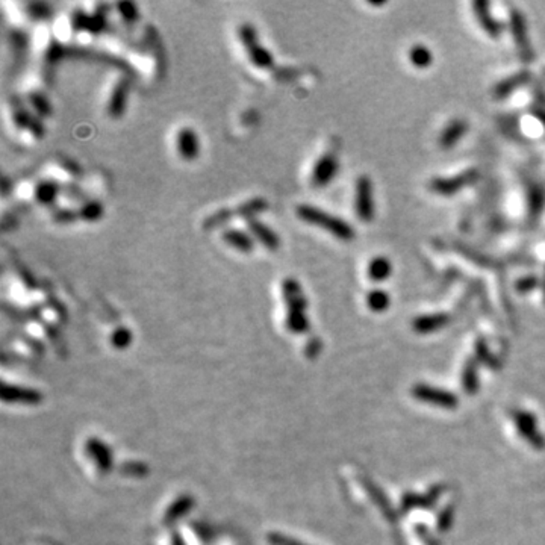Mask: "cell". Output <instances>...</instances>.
Wrapping results in <instances>:
<instances>
[{"label":"cell","instance_id":"obj_1","mask_svg":"<svg viewBox=\"0 0 545 545\" xmlns=\"http://www.w3.org/2000/svg\"><path fill=\"white\" fill-rule=\"evenodd\" d=\"M282 297L285 302L287 318L285 324L291 333L300 335L309 331V320L306 317V297L300 283L294 278H287L282 282Z\"/></svg>","mask_w":545,"mask_h":545},{"label":"cell","instance_id":"obj_2","mask_svg":"<svg viewBox=\"0 0 545 545\" xmlns=\"http://www.w3.org/2000/svg\"><path fill=\"white\" fill-rule=\"evenodd\" d=\"M296 215L302 221L326 230V232H329L332 236L338 238L341 241H352L355 238V229L347 221L341 220L337 215L326 212L317 206L298 205L296 208Z\"/></svg>","mask_w":545,"mask_h":545},{"label":"cell","instance_id":"obj_3","mask_svg":"<svg viewBox=\"0 0 545 545\" xmlns=\"http://www.w3.org/2000/svg\"><path fill=\"white\" fill-rule=\"evenodd\" d=\"M238 38L244 46L250 63L258 69H271L274 64L273 54L259 43L258 31L252 23H243L238 27Z\"/></svg>","mask_w":545,"mask_h":545},{"label":"cell","instance_id":"obj_4","mask_svg":"<svg viewBox=\"0 0 545 545\" xmlns=\"http://www.w3.org/2000/svg\"><path fill=\"white\" fill-rule=\"evenodd\" d=\"M479 179V171L476 168L467 170L460 175H454L450 177H436L432 179L430 190L439 196H454V194L468 188Z\"/></svg>","mask_w":545,"mask_h":545},{"label":"cell","instance_id":"obj_5","mask_svg":"<svg viewBox=\"0 0 545 545\" xmlns=\"http://www.w3.org/2000/svg\"><path fill=\"white\" fill-rule=\"evenodd\" d=\"M355 209L357 219L364 223H371L375 219V197H372V183L368 176H361L356 181Z\"/></svg>","mask_w":545,"mask_h":545},{"label":"cell","instance_id":"obj_6","mask_svg":"<svg viewBox=\"0 0 545 545\" xmlns=\"http://www.w3.org/2000/svg\"><path fill=\"white\" fill-rule=\"evenodd\" d=\"M340 161L335 153H324L320 156L311 173V183L315 188H324L338 175Z\"/></svg>","mask_w":545,"mask_h":545},{"label":"cell","instance_id":"obj_7","mask_svg":"<svg viewBox=\"0 0 545 545\" xmlns=\"http://www.w3.org/2000/svg\"><path fill=\"white\" fill-rule=\"evenodd\" d=\"M414 397L420 401L429 403L433 406L445 408V409H453L458 406V397L453 392L439 390V388H433L429 385H415L412 390Z\"/></svg>","mask_w":545,"mask_h":545},{"label":"cell","instance_id":"obj_8","mask_svg":"<svg viewBox=\"0 0 545 545\" xmlns=\"http://www.w3.org/2000/svg\"><path fill=\"white\" fill-rule=\"evenodd\" d=\"M511 31H512L515 46H517V49H518L520 56L524 59L526 63H530L535 58V52H533L532 44H530V40H529L526 19L520 11H512V14H511Z\"/></svg>","mask_w":545,"mask_h":545},{"label":"cell","instance_id":"obj_9","mask_svg":"<svg viewBox=\"0 0 545 545\" xmlns=\"http://www.w3.org/2000/svg\"><path fill=\"white\" fill-rule=\"evenodd\" d=\"M512 418L522 438L530 445H533L536 450H542L545 447V438L536 427V418L532 414L526 412V410H513Z\"/></svg>","mask_w":545,"mask_h":545},{"label":"cell","instance_id":"obj_10","mask_svg":"<svg viewBox=\"0 0 545 545\" xmlns=\"http://www.w3.org/2000/svg\"><path fill=\"white\" fill-rule=\"evenodd\" d=\"M176 151L185 161H196L200 155V141L197 132L191 128H182L176 135Z\"/></svg>","mask_w":545,"mask_h":545},{"label":"cell","instance_id":"obj_11","mask_svg":"<svg viewBox=\"0 0 545 545\" xmlns=\"http://www.w3.org/2000/svg\"><path fill=\"white\" fill-rule=\"evenodd\" d=\"M2 399L6 403H17V405H38L43 400V395L31 390V388H23L17 385H3L2 388Z\"/></svg>","mask_w":545,"mask_h":545},{"label":"cell","instance_id":"obj_12","mask_svg":"<svg viewBox=\"0 0 545 545\" xmlns=\"http://www.w3.org/2000/svg\"><path fill=\"white\" fill-rule=\"evenodd\" d=\"M247 230L249 234L255 238V240L260 244L264 245L265 249L268 250H278L280 247V238L279 235L274 232V230L267 226L265 223H263L258 219H253L247 221Z\"/></svg>","mask_w":545,"mask_h":545},{"label":"cell","instance_id":"obj_13","mask_svg":"<svg viewBox=\"0 0 545 545\" xmlns=\"http://www.w3.org/2000/svg\"><path fill=\"white\" fill-rule=\"evenodd\" d=\"M129 89L131 85L128 79H120L114 85L108 102V114L113 118H120L124 114L126 104H128Z\"/></svg>","mask_w":545,"mask_h":545},{"label":"cell","instance_id":"obj_14","mask_svg":"<svg viewBox=\"0 0 545 545\" xmlns=\"http://www.w3.org/2000/svg\"><path fill=\"white\" fill-rule=\"evenodd\" d=\"M473 8H474V14H476V19L479 21V25L482 26V29L485 32H487L491 38H498L500 35H502V25L498 23V21L492 17V14L489 11V3L485 2V0H477V2L473 3Z\"/></svg>","mask_w":545,"mask_h":545},{"label":"cell","instance_id":"obj_15","mask_svg":"<svg viewBox=\"0 0 545 545\" xmlns=\"http://www.w3.org/2000/svg\"><path fill=\"white\" fill-rule=\"evenodd\" d=\"M450 315H447V313H433V315H421V317H416L412 321V329L416 333H432V332H436V331H441L443 327H445L447 324L450 323Z\"/></svg>","mask_w":545,"mask_h":545},{"label":"cell","instance_id":"obj_16","mask_svg":"<svg viewBox=\"0 0 545 545\" xmlns=\"http://www.w3.org/2000/svg\"><path fill=\"white\" fill-rule=\"evenodd\" d=\"M468 132V123L465 120H453L450 124L445 126V129L443 131L441 137H439V146L444 151H450L454 146H456L459 141L465 137V133Z\"/></svg>","mask_w":545,"mask_h":545},{"label":"cell","instance_id":"obj_17","mask_svg":"<svg viewBox=\"0 0 545 545\" xmlns=\"http://www.w3.org/2000/svg\"><path fill=\"white\" fill-rule=\"evenodd\" d=\"M223 241H225L230 247H234L238 252L250 253L255 249V241L253 236L241 229H225L221 234Z\"/></svg>","mask_w":545,"mask_h":545},{"label":"cell","instance_id":"obj_18","mask_svg":"<svg viewBox=\"0 0 545 545\" xmlns=\"http://www.w3.org/2000/svg\"><path fill=\"white\" fill-rule=\"evenodd\" d=\"M545 206L544 190L537 183H530L527 188V214L529 220H537Z\"/></svg>","mask_w":545,"mask_h":545},{"label":"cell","instance_id":"obj_19","mask_svg":"<svg viewBox=\"0 0 545 545\" xmlns=\"http://www.w3.org/2000/svg\"><path fill=\"white\" fill-rule=\"evenodd\" d=\"M268 209V201L264 197H253L245 200L244 203H241L236 209H234V212L240 219H244L245 221L256 219L258 215L265 212Z\"/></svg>","mask_w":545,"mask_h":545},{"label":"cell","instance_id":"obj_20","mask_svg":"<svg viewBox=\"0 0 545 545\" xmlns=\"http://www.w3.org/2000/svg\"><path fill=\"white\" fill-rule=\"evenodd\" d=\"M529 80V73L527 71H520L517 74H513V76H509L503 79L500 84H497V87L494 88V97L496 99H506L507 96L512 94L515 89H518L520 87H522Z\"/></svg>","mask_w":545,"mask_h":545},{"label":"cell","instance_id":"obj_21","mask_svg":"<svg viewBox=\"0 0 545 545\" xmlns=\"http://www.w3.org/2000/svg\"><path fill=\"white\" fill-rule=\"evenodd\" d=\"M367 273L371 282H383L391 276L392 265L388 258L376 256L370 260Z\"/></svg>","mask_w":545,"mask_h":545},{"label":"cell","instance_id":"obj_22","mask_svg":"<svg viewBox=\"0 0 545 545\" xmlns=\"http://www.w3.org/2000/svg\"><path fill=\"white\" fill-rule=\"evenodd\" d=\"M87 449L89 458L94 459L96 464H99V468L102 471H107L108 468H111V460H113L111 459V452H108L107 447H104L100 441L91 439V441L88 443Z\"/></svg>","mask_w":545,"mask_h":545},{"label":"cell","instance_id":"obj_23","mask_svg":"<svg viewBox=\"0 0 545 545\" xmlns=\"http://www.w3.org/2000/svg\"><path fill=\"white\" fill-rule=\"evenodd\" d=\"M59 194V186L54 181H43L35 186V200L40 201L41 205H52Z\"/></svg>","mask_w":545,"mask_h":545},{"label":"cell","instance_id":"obj_24","mask_svg":"<svg viewBox=\"0 0 545 545\" xmlns=\"http://www.w3.org/2000/svg\"><path fill=\"white\" fill-rule=\"evenodd\" d=\"M443 489L444 488L432 489V492H430L429 496H410V494L405 496V498H403V506H401L403 512H408V511L412 509V507H416V506H424V507L432 506L433 503L436 502L439 494L443 492Z\"/></svg>","mask_w":545,"mask_h":545},{"label":"cell","instance_id":"obj_25","mask_svg":"<svg viewBox=\"0 0 545 545\" xmlns=\"http://www.w3.org/2000/svg\"><path fill=\"white\" fill-rule=\"evenodd\" d=\"M408 56L410 64L416 67V69H427L433 64L432 52L423 44H415V46L410 47Z\"/></svg>","mask_w":545,"mask_h":545},{"label":"cell","instance_id":"obj_26","mask_svg":"<svg viewBox=\"0 0 545 545\" xmlns=\"http://www.w3.org/2000/svg\"><path fill=\"white\" fill-rule=\"evenodd\" d=\"M234 216H235L234 209L220 208V209H216L214 214L206 216V220L203 221V227L208 230L220 227L223 225H226V223H229L230 220H234Z\"/></svg>","mask_w":545,"mask_h":545},{"label":"cell","instance_id":"obj_27","mask_svg":"<svg viewBox=\"0 0 545 545\" xmlns=\"http://www.w3.org/2000/svg\"><path fill=\"white\" fill-rule=\"evenodd\" d=\"M78 214H79V220L97 221V220H100L103 215V205L99 200L85 201V203L80 206Z\"/></svg>","mask_w":545,"mask_h":545},{"label":"cell","instance_id":"obj_28","mask_svg":"<svg viewBox=\"0 0 545 545\" xmlns=\"http://www.w3.org/2000/svg\"><path fill=\"white\" fill-rule=\"evenodd\" d=\"M367 304L372 312H383L390 308V296L382 289H375L367 296Z\"/></svg>","mask_w":545,"mask_h":545},{"label":"cell","instance_id":"obj_29","mask_svg":"<svg viewBox=\"0 0 545 545\" xmlns=\"http://www.w3.org/2000/svg\"><path fill=\"white\" fill-rule=\"evenodd\" d=\"M462 383H464V390L468 394H476L477 388H479V380H477V368L476 362L469 361L464 368V377H462Z\"/></svg>","mask_w":545,"mask_h":545},{"label":"cell","instance_id":"obj_30","mask_svg":"<svg viewBox=\"0 0 545 545\" xmlns=\"http://www.w3.org/2000/svg\"><path fill=\"white\" fill-rule=\"evenodd\" d=\"M367 489L370 491L371 497L376 500V503L380 506V509H382L391 520H394V512L391 511V504H390V502H388V500L383 497L382 492L379 491V488L372 487V485H371L370 482H367Z\"/></svg>","mask_w":545,"mask_h":545},{"label":"cell","instance_id":"obj_31","mask_svg":"<svg viewBox=\"0 0 545 545\" xmlns=\"http://www.w3.org/2000/svg\"><path fill=\"white\" fill-rule=\"evenodd\" d=\"M29 100H31L32 107L35 111H38L41 115H49L50 114V104L46 100V97L40 93H31L29 94Z\"/></svg>","mask_w":545,"mask_h":545},{"label":"cell","instance_id":"obj_32","mask_svg":"<svg viewBox=\"0 0 545 545\" xmlns=\"http://www.w3.org/2000/svg\"><path fill=\"white\" fill-rule=\"evenodd\" d=\"M54 220L56 223H61V225H67V223H73L79 220V214L78 211H71V209H58V211L54 212Z\"/></svg>","mask_w":545,"mask_h":545},{"label":"cell","instance_id":"obj_33","mask_svg":"<svg viewBox=\"0 0 545 545\" xmlns=\"http://www.w3.org/2000/svg\"><path fill=\"white\" fill-rule=\"evenodd\" d=\"M267 541L270 545H306L300 541L294 540V537H289V536H285L282 533H276V532L267 535Z\"/></svg>","mask_w":545,"mask_h":545},{"label":"cell","instance_id":"obj_34","mask_svg":"<svg viewBox=\"0 0 545 545\" xmlns=\"http://www.w3.org/2000/svg\"><path fill=\"white\" fill-rule=\"evenodd\" d=\"M118 11H120V16L126 21H129V23H132V21H135L138 19V11H137L135 3H131V2L118 3Z\"/></svg>","mask_w":545,"mask_h":545},{"label":"cell","instance_id":"obj_35","mask_svg":"<svg viewBox=\"0 0 545 545\" xmlns=\"http://www.w3.org/2000/svg\"><path fill=\"white\" fill-rule=\"evenodd\" d=\"M191 503H192V502H191L190 498H186V497L181 498V500H179V502L173 506V509H170V511H168L166 520H167V521H168V520H175L176 517H179V515L186 513V512H188V507L191 506Z\"/></svg>","mask_w":545,"mask_h":545},{"label":"cell","instance_id":"obj_36","mask_svg":"<svg viewBox=\"0 0 545 545\" xmlns=\"http://www.w3.org/2000/svg\"><path fill=\"white\" fill-rule=\"evenodd\" d=\"M131 332L128 329H124V327H120V329H117L113 333V344L118 348H123L126 346H129L131 342Z\"/></svg>","mask_w":545,"mask_h":545},{"label":"cell","instance_id":"obj_37","mask_svg":"<svg viewBox=\"0 0 545 545\" xmlns=\"http://www.w3.org/2000/svg\"><path fill=\"white\" fill-rule=\"evenodd\" d=\"M452 521H453V509L452 507H447V509L441 513V517H439V530L450 529Z\"/></svg>","mask_w":545,"mask_h":545},{"label":"cell","instance_id":"obj_38","mask_svg":"<svg viewBox=\"0 0 545 545\" xmlns=\"http://www.w3.org/2000/svg\"><path fill=\"white\" fill-rule=\"evenodd\" d=\"M536 285H537L536 278H532V276H530V278L521 279V280L517 283V289L520 291V293H527V291H532Z\"/></svg>","mask_w":545,"mask_h":545},{"label":"cell","instance_id":"obj_39","mask_svg":"<svg viewBox=\"0 0 545 545\" xmlns=\"http://www.w3.org/2000/svg\"><path fill=\"white\" fill-rule=\"evenodd\" d=\"M540 118H541V122H542V124L545 126V113H542V114L540 115Z\"/></svg>","mask_w":545,"mask_h":545},{"label":"cell","instance_id":"obj_40","mask_svg":"<svg viewBox=\"0 0 545 545\" xmlns=\"http://www.w3.org/2000/svg\"><path fill=\"white\" fill-rule=\"evenodd\" d=\"M544 293H545V291H544Z\"/></svg>","mask_w":545,"mask_h":545}]
</instances>
